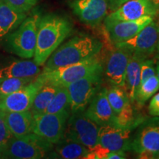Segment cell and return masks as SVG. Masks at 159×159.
I'll return each mask as SVG.
<instances>
[{"label":"cell","mask_w":159,"mask_h":159,"mask_svg":"<svg viewBox=\"0 0 159 159\" xmlns=\"http://www.w3.org/2000/svg\"><path fill=\"white\" fill-rule=\"evenodd\" d=\"M27 13L16 11L4 0H0V43L20 25Z\"/></svg>","instance_id":"19"},{"label":"cell","mask_w":159,"mask_h":159,"mask_svg":"<svg viewBox=\"0 0 159 159\" xmlns=\"http://www.w3.org/2000/svg\"><path fill=\"white\" fill-rule=\"evenodd\" d=\"M156 75V61L150 57L145 58L141 63V83L142 84L150 77Z\"/></svg>","instance_id":"31"},{"label":"cell","mask_w":159,"mask_h":159,"mask_svg":"<svg viewBox=\"0 0 159 159\" xmlns=\"http://www.w3.org/2000/svg\"><path fill=\"white\" fill-rule=\"evenodd\" d=\"M0 158H1V155H0Z\"/></svg>","instance_id":"38"},{"label":"cell","mask_w":159,"mask_h":159,"mask_svg":"<svg viewBox=\"0 0 159 159\" xmlns=\"http://www.w3.org/2000/svg\"><path fill=\"white\" fill-rule=\"evenodd\" d=\"M159 90V80L157 75L150 77L140 84L137 90L135 101L139 106H142Z\"/></svg>","instance_id":"25"},{"label":"cell","mask_w":159,"mask_h":159,"mask_svg":"<svg viewBox=\"0 0 159 159\" xmlns=\"http://www.w3.org/2000/svg\"><path fill=\"white\" fill-rule=\"evenodd\" d=\"M144 57L132 54L127 66L125 89L131 102H135L137 90L141 83V63Z\"/></svg>","instance_id":"21"},{"label":"cell","mask_w":159,"mask_h":159,"mask_svg":"<svg viewBox=\"0 0 159 159\" xmlns=\"http://www.w3.org/2000/svg\"><path fill=\"white\" fill-rule=\"evenodd\" d=\"M72 30V23L66 17L53 13L40 16L34 62L39 66L44 65L53 52L70 35Z\"/></svg>","instance_id":"1"},{"label":"cell","mask_w":159,"mask_h":159,"mask_svg":"<svg viewBox=\"0 0 159 159\" xmlns=\"http://www.w3.org/2000/svg\"><path fill=\"white\" fill-rule=\"evenodd\" d=\"M89 148L75 141L62 138L55 144V148L49 152L48 158L62 159L85 158Z\"/></svg>","instance_id":"22"},{"label":"cell","mask_w":159,"mask_h":159,"mask_svg":"<svg viewBox=\"0 0 159 159\" xmlns=\"http://www.w3.org/2000/svg\"><path fill=\"white\" fill-rule=\"evenodd\" d=\"M157 25H158V36H159V18L158 20L156 21ZM156 58L158 59L159 58V37H158V47H157V51L156 53Z\"/></svg>","instance_id":"34"},{"label":"cell","mask_w":159,"mask_h":159,"mask_svg":"<svg viewBox=\"0 0 159 159\" xmlns=\"http://www.w3.org/2000/svg\"><path fill=\"white\" fill-rule=\"evenodd\" d=\"M104 71V63L97 55L83 62L60 67L53 70H43L36 78L43 84L67 86L70 83L88 76Z\"/></svg>","instance_id":"3"},{"label":"cell","mask_w":159,"mask_h":159,"mask_svg":"<svg viewBox=\"0 0 159 159\" xmlns=\"http://www.w3.org/2000/svg\"><path fill=\"white\" fill-rule=\"evenodd\" d=\"M132 53L128 49L115 47L107 57L103 75L111 86L125 89V72Z\"/></svg>","instance_id":"15"},{"label":"cell","mask_w":159,"mask_h":159,"mask_svg":"<svg viewBox=\"0 0 159 159\" xmlns=\"http://www.w3.org/2000/svg\"><path fill=\"white\" fill-rule=\"evenodd\" d=\"M102 43L92 35L80 33L61 44L44 63L43 70H53L60 67L80 63L99 55Z\"/></svg>","instance_id":"2"},{"label":"cell","mask_w":159,"mask_h":159,"mask_svg":"<svg viewBox=\"0 0 159 159\" xmlns=\"http://www.w3.org/2000/svg\"><path fill=\"white\" fill-rule=\"evenodd\" d=\"M133 137L131 150L139 158H157L159 155V116L143 120Z\"/></svg>","instance_id":"6"},{"label":"cell","mask_w":159,"mask_h":159,"mask_svg":"<svg viewBox=\"0 0 159 159\" xmlns=\"http://www.w3.org/2000/svg\"><path fill=\"white\" fill-rule=\"evenodd\" d=\"M149 114L152 116H159V92L151 99L148 107Z\"/></svg>","instance_id":"32"},{"label":"cell","mask_w":159,"mask_h":159,"mask_svg":"<svg viewBox=\"0 0 159 159\" xmlns=\"http://www.w3.org/2000/svg\"><path fill=\"white\" fill-rule=\"evenodd\" d=\"M58 88V85L43 84L35 95L33 105L30 108L33 115L43 114L44 112Z\"/></svg>","instance_id":"23"},{"label":"cell","mask_w":159,"mask_h":159,"mask_svg":"<svg viewBox=\"0 0 159 159\" xmlns=\"http://www.w3.org/2000/svg\"><path fill=\"white\" fill-rule=\"evenodd\" d=\"M34 61L13 60L0 65V80L7 78H36L41 69Z\"/></svg>","instance_id":"18"},{"label":"cell","mask_w":159,"mask_h":159,"mask_svg":"<svg viewBox=\"0 0 159 159\" xmlns=\"http://www.w3.org/2000/svg\"><path fill=\"white\" fill-rule=\"evenodd\" d=\"M69 5L80 21L91 27L104 21L108 8V0H71Z\"/></svg>","instance_id":"11"},{"label":"cell","mask_w":159,"mask_h":159,"mask_svg":"<svg viewBox=\"0 0 159 159\" xmlns=\"http://www.w3.org/2000/svg\"><path fill=\"white\" fill-rule=\"evenodd\" d=\"M157 22L152 20L131 39L114 44L115 47L128 49L132 54L148 58L156 55L158 43Z\"/></svg>","instance_id":"10"},{"label":"cell","mask_w":159,"mask_h":159,"mask_svg":"<svg viewBox=\"0 0 159 159\" xmlns=\"http://www.w3.org/2000/svg\"><path fill=\"white\" fill-rule=\"evenodd\" d=\"M128 1L129 0H108V7L111 11H114Z\"/></svg>","instance_id":"33"},{"label":"cell","mask_w":159,"mask_h":159,"mask_svg":"<svg viewBox=\"0 0 159 159\" xmlns=\"http://www.w3.org/2000/svg\"><path fill=\"white\" fill-rule=\"evenodd\" d=\"M5 117L13 136H22L33 133V115L30 110L5 112Z\"/></svg>","instance_id":"20"},{"label":"cell","mask_w":159,"mask_h":159,"mask_svg":"<svg viewBox=\"0 0 159 159\" xmlns=\"http://www.w3.org/2000/svg\"><path fill=\"white\" fill-rule=\"evenodd\" d=\"M99 126L83 112L71 113L67 120L62 138L75 141L86 148L98 144Z\"/></svg>","instance_id":"8"},{"label":"cell","mask_w":159,"mask_h":159,"mask_svg":"<svg viewBox=\"0 0 159 159\" xmlns=\"http://www.w3.org/2000/svg\"><path fill=\"white\" fill-rule=\"evenodd\" d=\"M38 13L27 16L5 40L7 48L12 53L24 59L34 57L37 41Z\"/></svg>","instance_id":"5"},{"label":"cell","mask_w":159,"mask_h":159,"mask_svg":"<svg viewBox=\"0 0 159 159\" xmlns=\"http://www.w3.org/2000/svg\"><path fill=\"white\" fill-rule=\"evenodd\" d=\"M53 145L38 136L30 133L22 136H13L5 150L1 154L2 158L40 159L48 156L53 150Z\"/></svg>","instance_id":"4"},{"label":"cell","mask_w":159,"mask_h":159,"mask_svg":"<svg viewBox=\"0 0 159 159\" xmlns=\"http://www.w3.org/2000/svg\"><path fill=\"white\" fill-rule=\"evenodd\" d=\"M157 158H158V159H159V155H158V157H157Z\"/></svg>","instance_id":"37"},{"label":"cell","mask_w":159,"mask_h":159,"mask_svg":"<svg viewBox=\"0 0 159 159\" xmlns=\"http://www.w3.org/2000/svg\"><path fill=\"white\" fill-rule=\"evenodd\" d=\"M13 136L6 123L5 111L0 110V155L5 150L9 141Z\"/></svg>","instance_id":"29"},{"label":"cell","mask_w":159,"mask_h":159,"mask_svg":"<svg viewBox=\"0 0 159 159\" xmlns=\"http://www.w3.org/2000/svg\"><path fill=\"white\" fill-rule=\"evenodd\" d=\"M132 103L127 105L124 109H122L119 114L116 115V125L122 128H133L138 126L144 119H136L134 109L132 108Z\"/></svg>","instance_id":"28"},{"label":"cell","mask_w":159,"mask_h":159,"mask_svg":"<svg viewBox=\"0 0 159 159\" xmlns=\"http://www.w3.org/2000/svg\"><path fill=\"white\" fill-rule=\"evenodd\" d=\"M4 1L16 11L27 13L36 5L39 0H4Z\"/></svg>","instance_id":"30"},{"label":"cell","mask_w":159,"mask_h":159,"mask_svg":"<svg viewBox=\"0 0 159 159\" xmlns=\"http://www.w3.org/2000/svg\"><path fill=\"white\" fill-rule=\"evenodd\" d=\"M33 78H7L0 80V100L34 80Z\"/></svg>","instance_id":"27"},{"label":"cell","mask_w":159,"mask_h":159,"mask_svg":"<svg viewBox=\"0 0 159 159\" xmlns=\"http://www.w3.org/2000/svg\"><path fill=\"white\" fill-rule=\"evenodd\" d=\"M158 14L159 11L152 0H129L106 16L104 21H131L147 16L154 18Z\"/></svg>","instance_id":"13"},{"label":"cell","mask_w":159,"mask_h":159,"mask_svg":"<svg viewBox=\"0 0 159 159\" xmlns=\"http://www.w3.org/2000/svg\"><path fill=\"white\" fill-rule=\"evenodd\" d=\"M85 114L99 126L116 125V115L107 97V89L101 87L85 111Z\"/></svg>","instance_id":"17"},{"label":"cell","mask_w":159,"mask_h":159,"mask_svg":"<svg viewBox=\"0 0 159 159\" xmlns=\"http://www.w3.org/2000/svg\"><path fill=\"white\" fill-rule=\"evenodd\" d=\"M43 83L35 78L19 90L0 100V110L5 112L30 110L35 97Z\"/></svg>","instance_id":"14"},{"label":"cell","mask_w":159,"mask_h":159,"mask_svg":"<svg viewBox=\"0 0 159 159\" xmlns=\"http://www.w3.org/2000/svg\"><path fill=\"white\" fill-rule=\"evenodd\" d=\"M152 20L153 17L147 16L131 21L105 22V27L109 39L114 45L135 36Z\"/></svg>","instance_id":"16"},{"label":"cell","mask_w":159,"mask_h":159,"mask_svg":"<svg viewBox=\"0 0 159 159\" xmlns=\"http://www.w3.org/2000/svg\"><path fill=\"white\" fill-rule=\"evenodd\" d=\"M152 2H153L155 6L157 7V9L159 11V0H152Z\"/></svg>","instance_id":"36"},{"label":"cell","mask_w":159,"mask_h":159,"mask_svg":"<svg viewBox=\"0 0 159 159\" xmlns=\"http://www.w3.org/2000/svg\"><path fill=\"white\" fill-rule=\"evenodd\" d=\"M107 97L115 115L119 114L130 103V99L124 88L119 86H111L107 89Z\"/></svg>","instance_id":"24"},{"label":"cell","mask_w":159,"mask_h":159,"mask_svg":"<svg viewBox=\"0 0 159 159\" xmlns=\"http://www.w3.org/2000/svg\"><path fill=\"white\" fill-rule=\"evenodd\" d=\"M156 75L159 80V58L156 61Z\"/></svg>","instance_id":"35"},{"label":"cell","mask_w":159,"mask_h":159,"mask_svg":"<svg viewBox=\"0 0 159 159\" xmlns=\"http://www.w3.org/2000/svg\"><path fill=\"white\" fill-rule=\"evenodd\" d=\"M133 128L116 125H101L99 128L98 144L111 151H130Z\"/></svg>","instance_id":"12"},{"label":"cell","mask_w":159,"mask_h":159,"mask_svg":"<svg viewBox=\"0 0 159 159\" xmlns=\"http://www.w3.org/2000/svg\"><path fill=\"white\" fill-rule=\"evenodd\" d=\"M69 114V110H66L56 114L33 115V133L55 144L62 139Z\"/></svg>","instance_id":"9"},{"label":"cell","mask_w":159,"mask_h":159,"mask_svg":"<svg viewBox=\"0 0 159 159\" xmlns=\"http://www.w3.org/2000/svg\"><path fill=\"white\" fill-rule=\"evenodd\" d=\"M103 71L96 72L75 81L66 86L71 113L83 112L101 88Z\"/></svg>","instance_id":"7"},{"label":"cell","mask_w":159,"mask_h":159,"mask_svg":"<svg viewBox=\"0 0 159 159\" xmlns=\"http://www.w3.org/2000/svg\"><path fill=\"white\" fill-rule=\"evenodd\" d=\"M69 109H70V105H69V94L66 86L60 85L54 97L43 113L56 114Z\"/></svg>","instance_id":"26"}]
</instances>
